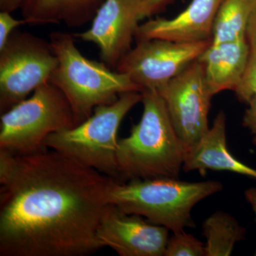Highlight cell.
Listing matches in <instances>:
<instances>
[{
  "label": "cell",
  "instance_id": "cell-10",
  "mask_svg": "<svg viewBox=\"0 0 256 256\" xmlns=\"http://www.w3.org/2000/svg\"><path fill=\"white\" fill-rule=\"evenodd\" d=\"M170 230L144 217L108 204L102 214L98 238L120 256H164Z\"/></svg>",
  "mask_w": 256,
  "mask_h": 256
},
{
  "label": "cell",
  "instance_id": "cell-21",
  "mask_svg": "<svg viewBox=\"0 0 256 256\" xmlns=\"http://www.w3.org/2000/svg\"><path fill=\"white\" fill-rule=\"evenodd\" d=\"M247 104L248 107L242 118V124L250 131L252 142L256 146V94Z\"/></svg>",
  "mask_w": 256,
  "mask_h": 256
},
{
  "label": "cell",
  "instance_id": "cell-11",
  "mask_svg": "<svg viewBox=\"0 0 256 256\" xmlns=\"http://www.w3.org/2000/svg\"><path fill=\"white\" fill-rule=\"evenodd\" d=\"M140 20V0H105L98 10L90 28L73 35L95 44L100 50L102 62L116 68L131 50Z\"/></svg>",
  "mask_w": 256,
  "mask_h": 256
},
{
  "label": "cell",
  "instance_id": "cell-20",
  "mask_svg": "<svg viewBox=\"0 0 256 256\" xmlns=\"http://www.w3.org/2000/svg\"><path fill=\"white\" fill-rule=\"evenodd\" d=\"M23 24H26L24 20H16L8 12H0V50L5 46L15 28Z\"/></svg>",
  "mask_w": 256,
  "mask_h": 256
},
{
  "label": "cell",
  "instance_id": "cell-6",
  "mask_svg": "<svg viewBox=\"0 0 256 256\" xmlns=\"http://www.w3.org/2000/svg\"><path fill=\"white\" fill-rule=\"evenodd\" d=\"M75 126L66 98L48 82L2 114L0 150L14 156L40 152L47 149L44 142L50 134Z\"/></svg>",
  "mask_w": 256,
  "mask_h": 256
},
{
  "label": "cell",
  "instance_id": "cell-24",
  "mask_svg": "<svg viewBox=\"0 0 256 256\" xmlns=\"http://www.w3.org/2000/svg\"><path fill=\"white\" fill-rule=\"evenodd\" d=\"M246 38L249 44H256V10L249 22L246 32Z\"/></svg>",
  "mask_w": 256,
  "mask_h": 256
},
{
  "label": "cell",
  "instance_id": "cell-17",
  "mask_svg": "<svg viewBox=\"0 0 256 256\" xmlns=\"http://www.w3.org/2000/svg\"><path fill=\"white\" fill-rule=\"evenodd\" d=\"M202 234L206 238L205 256H228L245 238L246 229L232 215L218 210L203 222Z\"/></svg>",
  "mask_w": 256,
  "mask_h": 256
},
{
  "label": "cell",
  "instance_id": "cell-15",
  "mask_svg": "<svg viewBox=\"0 0 256 256\" xmlns=\"http://www.w3.org/2000/svg\"><path fill=\"white\" fill-rule=\"evenodd\" d=\"M105 0H25L22 6L26 24L63 23L79 28L92 21Z\"/></svg>",
  "mask_w": 256,
  "mask_h": 256
},
{
  "label": "cell",
  "instance_id": "cell-2",
  "mask_svg": "<svg viewBox=\"0 0 256 256\" xmlns=\"http://www.w3.org/2000/svg\"><path fill=\"white\" fill-rule=\"evenodd\" d=\"M143 112L128 137L119 139L117 164L120 182L178 178L186 146L178 137L158 92H142Z\"/></svg>",
  "mask_w": 256,
  "mask_h": 256
},
{
  "label": "cell",
  "instance_id": "cell-18",
  "mask_svg": "<svg viewBox=\"0 0 256 256\" xmlns=\"http://www.w3.org/2000/svg\"><path fill=\"white\" fill-rule=\"evenodd\" d=\"M164 256H205V244L184 230L170 236Z\"/></svg>",
  "mask_w": 256,
  "mask_h": 256
},
{
  "label": "cell",
  "instance_id": "cell-14",
  "mask_svg": "<svg viewBox=\"0 0 256 256\" xmlns=\"http://www.w3.org/2000/svg\"><path fill=\"white\" fill-rule=\"evenodd\" d=\"M250 52L247 38L210 44L198 60L214 96L224 90H235L246 66Z\"/></svg>",
  "mask_w": 256,
  "mask_h": 256
},
{
  "label": "cell",
  "instance_id": "cell-5",
  "mask_svg": "<svg viewBox=\"0 0 256 256\" xmlns=\"http://www.w3.org/2000/svg\"><path fill=\"white\" fill-rule=\"evenodd\" d=\"M142 100V92H124L112 104L97 106L78 126L50 134L44 146L120 182L118 133L126 114Z\"/></svg>",
  "mask_w": 256,
  "mask_h": 256
},
{
  "label": "cell",
  "instance_id": "cell-25",
  "mask_svg": "<svg viewBox=\"0 0 256 256\" xmlns=\"http://www.w3.org/2000/svg\"><path fill=\"white\" fill-rule=\"evenodd\" d=\"M246 200L248 203L252 206L254 214H255L256 222V188H249L245 192ZM255 256H256V247L255 250Z\"/></svg>",
  "mask_w": 256,
  "mask_h": 256
},
{
  "label": "cell",
  "instance_id": "cell-8",
  "mask_svg": "<svg viewBox=\"0 0 256 256\" xmlns=\"http://www.w3.org/2000/svg\"><path fill=\"white\" fill-rule=\"evenodd\" d=\"M210 44L212 40L137 41L136 47L121 58L116 69L128 76L142 92L158 90L198 60Z\"/></svg>",
  "mask_w": 256,
  "mask_h": 256
},
{
  "label": "cell",
  "instance_id": "cell-13",
  "mask_svg": "<svg viewBox=\"0 0 256 256\" xmlns=\"http://www.w3.org/2000/svg\"><path fill=\"white\" fill-rule=\"evenodd\" d=\"M184 172L207 170L226 171L256 180V169L237 159L229 151L226 139V116L224 111L217 114L208 132L186 149L184 162Z\"/></svg>",
  "mask_w": 256,
  "mask_h": 256
},
{
  "label": "cell",
  "instance_id": "cell-19",
  "mask_svg": "<svg viewBox=\"0 0 256 256\" xmlns=\"http://www.w3.org/2000/svg\"><path fill=\"white\" fill-rule=\"evenodd\" d=\"M250 52L245 70L235 89L237 98L248 104L256 94V44H249Z\"/></svg>",
  "mask_w": 256,
  "mask_h": 256
},
{
  "label": "cell",
  "instance_id": "cell-3",
  "mask_svg": "<svg viewBox=\"0 0 256 256\" xmlns=\"http://www.w3.org/2000/svg\"><path fill=\"white\" fill-rule=\"evenodd\" d=\"M220 182H190L178 178H136L119 182L110 178L107 202L130 214L174 232L194 226L192 210L207 197L222 191Z\"/></svg>",
  "mask_w": 256,
  "mask_h": 256
},
{
  "label": "cell",
  "instance_id": "cell-9",
  "mask_svg": "<svg viewBox=\"0 0 256 256\" xmlns=\"http://www.w3.org/2000/svg\"><path fill=\"white\" fill-rule=\"evenodd\" d=\"M156 92L164 100L170 118L186 149L210 130V92L204 68L198 60Z\"/></svg>",
  "mask_w": 256,
  "mask_h": 256
},
{
  "label": "cell",
  "instance_id": "cell-22",
  "mask_svg": "<svg viewBox=\"0 0 256 256\" xmlns=\"http://www.w3.org/2000/svg\"><path fill=\"white\" fill-rule=\"evenodd\" d=\"M173 0H140V18H151L161 12Z\"/></svg>",
  "mask_w": 256,
  "mask_h": 256
},
{
  "label": "cell",
  "instance_id": "cell-23",
  "mask_svg": "<svg viewBox=\"0 0 256 256\" xmlns=\"http://www.w3.org/2000/svg\"><path fill=\"white\" fill-rule=\"evenodd\" d=\"M25 0H0V10L11 13L22 8Z\"/></svg>",
  "mask_w": 256,
  "mask_h": 256
},
{
  "label": "cell",
  "instance_id": "cell-7",
  "mask_svg": "<svg viewBox=\"0 0 256 256\" xmlns=\"http://www.w3.org/2000/svg\"><path fill=\"white\" fill-rule=\"evenodd\" d=\"M57 66L50 42L28 32H13L0 50L1 114L50 82Z\"/></svg>",
  "mask_w": 256,
  "mask_h": 256
},
{
  "label": "cell",
  "instance_id": "cell-4",
  "mask_svg": "<svg viewBox=\"0 0 256 256\" xmlns=\"http://www.w3.org/2000/svg\"><path fill=\"white\" fill-rule=\"evenodd\" d=\"M74 35L52 32L50 43L58 66L50 82L63 92L73 110L76 126L88 118L97 106L112 104L126 92H142L126 74L88 60L76 46Z\"/></svg>",
  "mask_w": 256,
  "mask_h": 256
},
{
  "label": "cell",
  "instance_id": "cell-12",
  "mask_svg": "<svg viewBox=\"0 0 256 256\" xmlns=\"http://www.w3.org/2000/svg\"><path fill=\"white\" fill-rule=\"evenodd\" d=\"M223 0H192L188 8L171 18L149 20L139 25L136 40L176 42L212 40L216 16Z\"/></svg>",
  "mask_w": 256,
  "mask_h": 256
},
{
  "label": "cell",
  "instance_id": "cell-16",
  "mask_svg": "<svg viewBox=\"0 0 256 256\" xmlns=\"http://www.w3.org/2000/svg\"><path fill=\"white\" fill-rule=\"evenodd\" d=\"M256 10V0H223L216 16L212 44L246 38L249 22Z\"/></svg>",
  "mask_w": 256,
  "mask_h": 256
},
{
  "label": "cell",
  "instance_id": "cell-1",
  "mask_svg": "<svg viewBox=\"0 0 256 256\" xmlns=\"http://www.w3.org/2000/svg\"><path fill=\"white\" fill-rule=\"evenodd\" d=\"M48 149L15 156L0 188V256H85L102 248L98 228L110 178Z\"/></svg>",
  "mask_w": 256,
  "mask_h": 256
}]
</instances>
